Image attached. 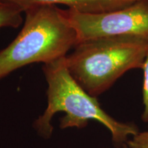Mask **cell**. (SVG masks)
Listing matches in <instances>:
<instances>
[{
	"label": "cell",
	"instance_id": "1",
	"mask_svg": "<svg viewBox=\"0 0 148 148\" xmlns=\"http://www.w3.org/2000/svg\"><path fill=\"white\" fill-rule=\"evenodd\" d=\"M42 71L47 83V106L34 123L35 130L42 138L51 136V119L58 112L65 113L60 119L61 128L81 129L86 127L90 120H95L108 129L112 142L117 147L125 144L129 136L139 132L134 123L116 121L103 110L97 97L90 95L69 73L65 57L43 64Z\"/></svg>",
	"mask_w": 148,
	"mask_h": 148
},
{
	"label": "cell",
	"instance_id": "7",
	"mask_svg": "<svg viewBox=\"0 0 148 148\" xmlns=\"http://www.w3.org/2000/svg\"><path fill=\"white\" fill-rule=\"evenodd\" d=\"M143 102L144 105V110L142 113L141 119L143 121L148 122V51L145 57L143 65Z\"/></svg>",
	"mask_w": 148,
	"mask_h": 148
},
{
	"label": "cell",
	"instance_id": "5",
	"mask_svg": "<svg viewBox=\"0 0 148 148\" xmlns=\"http://www.w3.org/2000/svg\"><path fill=\"white\" fill-rule=\"evenodd\" d=\"M4 3L18 5L23 12L33 6L42 5H64L84 13H102L110 12L133 4L141 0H1Z\"/></svg>",
	"mask_w": 148,
	"mask_h": 148
},
{
	"label": "cell",
	"instance_id": "6",
	"mask_svg": "<svg viewBox=\"0 0 148 148\" xmlns=\"http://www.w3.org/2000/svg\"><path fill=\"white\" fill-rule=\"evenodd\" d=\"M23 10L18 5L3 3L0 5V29L3 27L17 28L23 23Z\"/></svg>",
	"mask_w": 148,
	"mask_h": 148
},
{
	"label": "cell",
	"instance_id": "2",
	"mask_svg": "<svg viewBox=\"0 0 148 148\" xmlns=\"http://www.w3.org/2000/svg\"><path fill=\"white\" fill-rule=\"evenodd\" d=\"M24 12L21 32L0 51V79L28 64L65 57L77 45L75 31L57 5H37Z\"/></svg>",
	"mask_w": 148,
	"mask_h": 148
},
{
	"label": "cell",
	"instance_id": "3",
	"mask_svg": "<svg viewBox=\"0 0 148 148\" xmlns=\"http://www.w3.org/2000/svg\"><path fill=\"white\" fill-rule=\"evenodd\" d=\"M148 42L132 37H109L77 44L65 56L77 82L92 97L106 92L125 72L143 69Z\"/></svg>",
	"mask_w": 148,
	"mask_h": 148
},
{
	"label": "cell",
	"instance_id": "4",
	"mask_svg": "<svg viewBox=\"0 0 148 148\" xmlns=\"http://www.w3.org/2000/svg\"><path fill=\"white\" fill-rule=\"evenodd\" d=\"M62 10L75 31L77 44L109 37H132L148 42V0L102 13Z\"/></svg>",
	"mask_w": 148,
	"mask_h": 148
},
{
	"label": "cell",
	"instance_id": "10",
	"mask_svg": "<svg viewBox=\"0 0 148 148\" xmlns=\"http://www.w3.org/2000/svg\"><path fill=\"white\" fill-rule=\"evenodd\" d=\"M3 3H4V2H3V1H1V0H0V5H2Z\"/></svg>",
	"mask_w": 148,
	"mask_h": 148
},
{
	"label": "cell",
	"instance_id": "9",
	"mask_svg": "<svg viewBox=\"0 0 148 148\" xmlns=\"http://www.w3.org/2000/svg\"><path fill=\"white\" fill-rule=\"evenodd\" d=\"M122 148H129L128 146H127L126 144H124L123 146H122Z\"/></svg>",
	"mask_w": 148,
	"mask_h": 148
},
{
	"label": "cell",
	"instance_id": "8",
	"mask_svg": "<svg viewBox=\"0 0 148 148\" xmlns=\"http://www.w3.org/2000/svg\"><path fill=\"white\" fill-rule=\"evenodd\" d=\"M127 145L129 148H148V130L138 132L127 140Z\"/></svg>",
	"mask_w": 148,
	"mask_h": 148
}]
</instances>
